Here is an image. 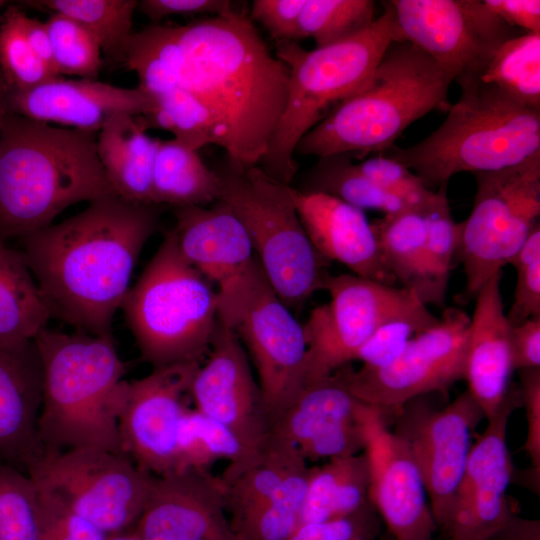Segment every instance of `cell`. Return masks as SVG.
<instances>
[{"label": "cell", "mask_w": 540, "mask_h": 540, "mask_svg": "<svg viewBox=\"0 0 540 540\" xmlns=\"http://www.w3.org/2000/svg\"><path fill=\"white\" fill-rule=\"evenodd\" d=\"M158 228L157 205L112 194L19 238L51 318L82 333L111 336L139 254Z\"/></svg>", "instance_id": "obj_1"}, {"label": "cell", "mask_w": 540, "mask_h": 540, "mask_svg": "<svg viewBox=\"0 0 540 540\" xmlns=\"http://www.w3.org/2000/svg\"><path fill=\"white\" fill-rule=\"evenodd\" d=\"M179 87L210 111L226 159L259 165L283 114L289 69L235 10L180 25Z\"/></svg>", "instance_id": "obj_2"}, {"label": "cell", "mask_w": 540, "mask_h": 540, "mask_svg": "<svg viewBox=\"0 0 540 540\" xmlns=\"http://www.w3.org/2000/svg\"><path fill=\"white\" fill-rule=\"evenodd\" d=\"M112 194L96 133L7 112L0 133V240L21 238L76 203Z\"/></svg>", "instance_id": "obj_3"}, {"label": "cell", "mask_w": 540, "mask_h": 540, "mask_svg": "<svg viewBox=\"0 0 540 540\" xmlns=\"http://www.w3.org/2000/svg\"><path fill=\"white\" fill-rule=\"evenodd\" d=\"M34 340L43 369L38 435L44 456L89 447L124 454L118 416L126 365L112 337L45 327Z\"/></svg>", "instance_id": "obj_4"}, {"label": "cell", "mask_w": 540, "mask_h": 540, "mask_svg": "<svg viewBox=\"0 0 540 540\" xmlns=\"http://www.w3.org/2000/svg\"><path fill=\"white\" fill-rule=\"evenodd\" d=\"M452 80L425 52L394 41L367 81L305 134L295 153L380 154L413 122L447 106Z\"/></svg>", "instance_id": "obj_5"}, {"label": "cell", "mask_w": 540, "mask_h": 540, "mask_svg": "<svg viewBox=\"0 0 540 540\" xmlns=\"http://www.w3.org/2000/svg\"><path fill=\"white\" fill-rule=\"evenodd\" d=\"M441 125L420 142L380 153L411 171L435 191L459 173L516 165L540 151V109L524 105L498 88L465 76Z\"/></svg>", "instance_id": "obj_6"}, {"label": "cell", "mask_w": 540, "mask_h": 540, "mask_svg": "<svg viewBox=\"0 0 540 540\" xmlns=\"http://www.w3.org/2000/svg\"><path fill=\"white\" fill-rule=\"evenodd\" d=\"M402 41L389 1L362 32L341 42L306 50L296 41L276 43V57L289 69L286 105L259 166L290 184L301 138L370 77L387 47Z\"/></svg>", "instance_id": "obj_7"}, {"label": "cell", "mask_w": 540, "mask_h": 540, "mask_svg": "<svg viewBox=\"0 0 540 540\" xmlns=\"http://www.w3.org/2000/svg\"><path fill=\"white\" fill-rule=\"evenodd\" d=\"M144 361L153 368L202 363L218 321L210 282L181 254L173 230L121 305Z\"/></svg>", "instance_id": "obj_8"}, {"label": "cell", "mask_w": 540, "mask_h": 540, "mask_svg": "<svg viewBox=\"0 0 540 540\" xmlns=\"http://www.w3.org/2000/svg\"><path fill=\"white\" fill-rule=\"evenodd\" d=\"M221 198L244 226L270 286L298 311L331 275L328 261L310 242L295 205L296 189L266 174L259 165L242 167L228 159L216 171Z\"/></svg>", "instance_id": "obj_9"}, {"label": "cell", "mask_w": 540, "mask_h": 540, "mask_svg": "<svg viewBox=\"0 0 540 540\" xmlns=\"http://www.w3.org/2000/svg\"><path fill=\"white\" fill-rule=\"evenodd\" d=\"M472 175L476 193L469 216L460 222L457 252L466 279L463 303L502 273L539 224L540 151L516 165Z\"/></svg>", "instance_id": "obj_10"}, {"label": "cell", "mask_w": 540, "mask_h": 540, "mask_svg": "<svg viewBox=\"0 0 540 540\" xmlns=\"http://www.w3.org/2000/svg\"><path fill=\"white\" fill-rule=\"evenodd\" d=\"M26 473L41 493L108 536L137 523L154 479L129 456L94 447L44 456Z\"/></svg>", "instance_id": "obj_11"}, {"label": "cell", "mask_w": 540, "mask_h": 540, "mask_svg": "<svg viewBox=\"0 0 540 540\" xmlns=\"http://www.w3.org/2000/svg\"><path fill=\"white\" fill-rule=\"evenodd\" d=\"M324 290L330 302L316 307L303 325L305 385L355 361L360 348L385 322L425 305L405 288L354 274L330 275Z\"/></svg>", "instance_id": "obj_12"}, {"label": "cell", "mask_w": 540, "mask_h": 540, "mask_svg": "<svg viewBox=\"0 0 540 540\" xmlns=\"http://www.w3.org/2000/svg\"><path fill=\"white\" fill-rule=\"evenodd\" d=\"M469 326L465 311L446 308L387 365L354 370L348 364L336 373L360 401L395 412L425 394L446 393L464 379Z\"/></svg>", "instance_id": "obj_13"}, {"label": "cell", "mask_w": 540, "mask_h": 540, "mask_svg": "<svg viewBox=\"0 0 540 540\" xmlns=\"http://www.w3.org/2000/svg\"><path fill=\"white\" fill-rule=\"evenodd\" d=\"M402 41L430 56L453 81L475 76L518 35L479 0L389 1Z\"/></svg>", "instance_id": "obj_14"}, {"label": "cell", "mask_w": 540, "mask_h": 540, "mask_svg": "<svg viewBox=\"0 0 540 540\" xmlns=\"http://www.w3.org/2000/svg\"><path fill=\"white\" fill-rule=\"evenodd\" d=\"M392 415V431L408 447L424 482L437 527L444 532L472 446L473 431L484 414L465 391L441 409L421 396Z\"/></svg>", "instance_id": "obj_15"}, {"label": "cell", "mask_w": 540, "mask_h": 540, "mask_svg": "<svg viewBox=\"0 0 540 540\" xmlns=\"http://www.w3.org/2000/svg\"><path fill=\"white\" fill-rule=\"evenodd\" d=\"M229 327L252 358L272 423L305 386L307 343L303 325L279 299L262 272Z\"/></svg>", "instance_id": "obj_16"}, {"label": "cell", "mask_w": 540, "mask_h": 540, "mask_svg": "<svg viewBox=\"0 0 540 540\" xmlns=\"http://www.w3.org/2000/svg\"><path fill=\"white\" fill-rule=\"evenodd\" d=\"M179 251L217 287L218 319L228 324L263 272L249 236L227 203L174 208Z\"/></svg>", "instance_id": "obj_17"}, {"label": "cell", "mask_w": 540, "mask_h": 540, "mask_svg": "<svg viewBox=\"0 0 540 540\" xmlns=\"http://www.w3.org/2000/svg\"><path fill=\"white\" fill-rule=\"evenodd\" d=\"M201 363H179L125 382L118 416L123 453L154 475L175 473L180 424Z\"/></svg>", "instance_id": "obj_18"}, {"label": "cell", "mask_w": 540, "mask_h": 540, "mask_svg": "<svg viewBox=\"0 0 540 540\" xmlns=\"http://www.w3.org/2000/svg\"><path fill=\"white\" fill-rule=\"evenodd\" d=\"M520 406L519 387L514 385L472 443L444 531L449 540H493L514 514L506 493L517 471L506 434L509 418Z\"/></svg>", "instance_id": "obj_19"}, {"label": "cell", "mask_w": 540, "mask_h": 540, "mask_svg": "<svg viewBox=\"0 0 540 540\" xmlns=\"http://www.w3.org/2000/svg\"><path fill=\"white\" fill-rule=\"evenodd\" d=\"M392 412L373 405L364 414L370 465L369 500L394 540H433L438 530L419 469L388 425Z\"/></svg>", "instance_id": "obj_20"}, {"label": "cell", "mask_w": 540, "mask_h": 540, "mask_svg": "<svg viewBox=\"0 0 540 540\" xmlns=\"http://www.w3.org/2000/svg\"><path fill=\"white\" fill-rule=\"evenodd\" d=\"M189 396L196 410L230 429L250 450H263L271 421L259 385L237 333L219 319Z\"/></svg>", "instance_id": "obj_21"}, {"label": "cell", "mask_w": 540, "mask_h": 540, "mask_svg": "<svg viewBox=\"0 0 540 540\" xmlns=\"http://www.w3.org/2000/svg\"><path fill=\"white\" fill-rule=\"evenodd\" d=\"M366 408L334 372L305 385L272 421L267 439L293 447L307 462L352 456L365 448Z\"/></svg>", "instance_id": "obj_22"}, {"label": "cell", "mask_w": 540, "mask_h": 540, "mask_svg": "<svg viewBox=\"0 0 540 540\" xmlns=\"http://www.w3.org/2000/svg\"><path fill=\"white\" fill-rule=\"evenodd\" d=\"M134 531L142 540H239L222 483L209 471L154 476Z\"/></svg>", "instance_id": "obj_23"}, {"label": "cell", "mask_w": 540, "mask_h": 540, "mask_svg": "<svg viewBox=\"0 0 540 540\" xmlns=\"http://www.w3.org/2000/svg\"><path fill=\"white\" fill-rule=\"evenodd\" d=\"M154 99L140 88L60 76L23 91L7 92V110L36 121L97 133L114 115H145Z\"/></svg>", "instance_id": "obj_24"}, {"label": "cell", "mask_w": 540, "mask_h": 540, "mask_svg": "<svg viewBox=\"0 0 540 540\" xmlns=\"http://www.w3.org/2000/svg\"><path fill=\"white\" fill-rule=\"evenodd\" d=\"M295 205L310 242L323 258L345 265L356 276L395 286L363 210L325 193L297 189Z\"/></svg>", "instance_id": "obj_25"}, {"label": "cell", "mask_w": 540, "mask_h": 540, "mask_svg": "<svg viewBox=\"0 0 540 540\" xmlns=\"http://www.w3.org/2000/svg\"><path fill=\"white\" fill-rule=\"evenodd\" d=\"M42 395L35 340L0 348V462L27 471L44 456L38 435Z\"/></svg>", "instance_id": "obj_26"}, {"label": "cell", "mask_w": 540, "mask_h": 540, "mask_svg": "<svg viewBox=\"0 0 540 540\" xmlns=\"http://www.w3.org/2000/svg\"><path fill=\"white\" fill-rule=\"evenodd\" d=\"M502 273L493 276L475 297L466 348L465 376L468 392L490 419L515 384L510 323L500 290Z\"/></svg>", "instance_id": "obj_27"}, {"label": "cell", "mask_w": 540, "mask_h": 540, "mask_svg": "<svg viewBox=\"0 0 540 540\" xmlns=\"http://www.w3.org/2000/svg\"><path fill=\"white\" fill-rule=\"evenodd\" d=\"M146 131L139 116L116 114L98 132L97 153L120 197L152 204V175L160 139Z\"/></svg>", "instance_id": "obj_28"}, {"label": "cell", "mask_w": 540, "mask_h": 540, "mask_svg": "<svg viewBox=\"0 0 540 540\" xmlns=\"http://www.w3.org/2000/svg\"><path fill=\"white\" fill-rule=\"evenodd\" d=\"M370 482L364 451L311 466L299 526L356 512L369 501Z\"/></svg>", "instance_id": "obj_29"}, {"label": "cell", "mask_w": 540, "mask_h": 540, "mask_svg": "<svg viewBox=\"0 0 540 540\" xmlns=\"http://www.w3.org/2000/svg\"><path fill=\"white\" fill-rule=\"evenodd\" d=\"M50 318L22 252L0 240V348L34 340Z\"/></svg>", "instance_id": "obj_30"}, {"label": "cell", "mask_w": 540, "mask_h": 540, "mask_svg": "<svg viewBox=\"0 0 540 540\" xmlns=\"http://www.w3.org/2000/svg\"><path fill=\"white\" fill-rule=\"evenodd\" d=\"M221 191L217 172L206 166L198 151L174 138L160 139L152 175V204L206 206L220 200Z\"/></svg>", "instance_id": "obj_31"}, {"label": "cell", "mask_w": 540, "mask_h": 540, "mask_svg": "<svg viewBox=\"0 0 540 540\" xmlns=\"http://www.w3.org/2000/svg\"><path fill=\"white\" fill-rule=\"evenodd\" d=\"M426 206L384 215L371 225L387 270L400 287L428 305L431 297L425 264Z\"/></svg>", "instance_id": "obj_32"}, {"label": "cell", "mask_w": 540, "mask_h": 540, "mask_svg": "<svg viewBox=\"0 0 540 540\" xmlns=\"http://www.w3.org/2000/svg\"><path fill=\"white\" fill-rule=\"evenodd\" d=\"M227 427L195 408H187L179 429L175 473L209 471L218 460L228 461L219 478L226 480L247 467L258 455Z\"/></svg>", "instance_id": "obj_33"}, {"label": "cell", "mask_w": 540, "mask_h": 540, "mask_svg": "<svg viewBox=\"0 0 540 540\" xmlns=\"http://www.w3.org/2000/svg\"><path fill=\"white\" fill-rule=\"evenodd\" d=\"M21 5L64 15L77 22L97 40L109 62L123 65L128 41L133 34L136 0H28Z\"/></svg>", "instance_id": "obj_34"}, {"label": "cell", "mask_w": 540, "mask_h": 540, "mask_svg": "<svg viewBox=\"0 0 540 540\" xmlns=\"http://www.w3.org/2000/svg\"><path fill=\"white\" fill-rule=\"evenodd\" d=\"M180 25L152 24L131 35L122 66L136 72L137 86L151 98L179 87L182 53Z\"/></svg>", "instance_id": "obj_35"}, {"label": "cell", "mask_w": 540, "mask_h": 540, "mask_svg": "<svg viewBox=\"0 0 540 540\" xmlns=\"http://www.w3.org/2000/svg\"><path fill=\"white\" fill-rule=\"evenodd\" d=\"M305 462L293 447L268 439L242 471L227 480L219 478L229 520L239 519L267 500Z\"/></svg>", "instance_id": "obj_36"}, {"label": "cell", "mask_w": 540, "mask_h": 540, "mask_svg": "<svg viewBox=\"0 0 540 540\" xmlns=\"http://www.w3.org/2000/svg\"><path fill=\"white\" fill-rule=\"evenodd\" d=\"M299 191L325 193L363 211L377 210L384 215L410 208L367 178L353 162L352 154L318 158L306 174L304 188Z\"/></svg>", "instance_id": "obj_37"}, {"label": "cell", "mask_w": 540, "mask_h": 540, "mask_svg": "<svg viewBox=\"0 0 540 540\" xmlns=\"http://www.w3.org/2000/svg\"><path fill=\"white\" fill-rule=\"evenodd\" d=\"M475 77L540 109V33L525 32L506 40Z\"/></svg>", "instance_id": "obj_38"}, {"label": "cell", "mask_w": 540, "mask_h": 540, "mask_svg": "<svg viewBox=\"0 0 540 540\" xmlns=\"http://www.w3.org/2000/svg\"><path fill=\"white\" fill-rule=\"evenodd\" d=\"M310 466L305 462L259 506L230 521L239 540H289L298 528Z\"/></svg>", "instance_id": "obj_39"}, {"label": "cell", "mask_w": 540, "mask_h": 540, "mask_svg": "<svg viewBox=\"0 0 540 540\" xmlns=\"http://www.w3.org/2000/svg\"><path fill=\"white\" fill-rule=\"evenodd\" d=\"M139 117L147 130H167L175 140L193 150L210 144L219 146L218 128L210 111L182 87L155 98L151 112Z\"/></svg>", "instance_id": "obj_40"}, {"label": "cell", "mask_w": 540, "mask_h": 540, "mask_svg": "<svg viewBox=\"0 0 540 540\" xmlns=\"http://www.w3.org/2000/svg\"><path fill=\"white\" fill-rule=\"evenodd\" d=\"M448 183L441 184L425 207V264L431 303L442 306L450 272L457 257L460 223L452 217L448 200Z\"/></svg>", "instance_id": "obj_41"}, {"label": "cell", "mask_w": 540, "mask_h": 540, "mask_svg": "<svg viewBox=\"0 0 540 540\" xmlns=\"http://www.w3.org/2000/svg\"><path fill=\"white\" fill-rule=\"evenodd\" d=\"M375 20L372 0H305L299 16L300 37L312 38L316 47L346 40Z\"/></svg>", "instance_id": "obj_42"}, {"label": "cell", "mask_w": 540, "mask_h": 540, "mask_svg": "<svg viewBox=\"0 0 540 540\" xmlns=\"http://www.w3.org/2000/svg\"><path fill=\"white\" fill-rule=\"evenodd\" d=\"M41 498L26 473L0 462V540H40Z\"/></svg>", "instance_id": "obj_43"}, {"label": "cell", "mask_w": 540, "mask_h": 540, "mask_svg": "<svg viewBox=\"0 0 540 540\" xmlns=\"http://www.w3.org/2000/svg\"><path fill=\"white\" fill-rule=\"evenodd\" d=\"M20 10L10 4L0 15V71L9 92L27 90L60 77L29 46L19 25Z\"/></svg>", "instance_id": "obj_44"}, {"label": "cell", "mask_w": 540, "mask_h": 540, "mask_svg": "<svg viewBox=\"0 0 540 540\" xmlns=\"http://www.w3.org/2000/svg\"><path fill=\"white\" fill-rule=\"evenodd\" d=\"M44 23L57 74L97 80L103 66L102 50L92 34L61 14H50Z\"/></svg>", "instance_id": "obj_45"}, {"label": "cell", "mask_w": 540, "mask_h": 540, "mask_svg": "<svg viewBox=\"0 0 540 540\" xmlns=\"http://www.w3.org/2000/svg\"><path fill=\"white\" fill-rule=\"evenodd\" d=\"M438 319L426 305L396 316L373 333L355 360L361 361L366 368L383 367L396 358L414 336L434 325Z\"/></svg>", "instance_id": "obj_46"}, {"label": "cell", "mask_w": 540, "mask_h": 540, "mask_svg": "<svg viewBox=\"0 0 540 540\" xmlns=\"http://www.w3.org/2000/svg\"><path fill=\"white\" fill-rule=\"evenodd\" d=\"M517 273L513 304L506 314L510 325L540 316V223L509 262Z\"/></svg>", "instance_id": "obj_47"}, {"label": "cell", "mask_w": 540, "mask_h": 540, "mask_svg": "<svg viewBox=\"0 0 540 540\" xmlns=\"http://www.w3.org/2000/svg\"><path fill=\"white\" fill-rule=\"evenodd\" d=\"M357 165L375 185L408 207L422 208L435 195V191L429 189L413 171L387 156L377 154Z\"/></svg>", "instance_id": "obj_48"}, {"label": "cell", "mask_w": 540, "mask_h": 540, "mask_svg": "<svg viewBox=\"0 0 540 540\" xmlns=\"http://www.w3.org/2000/svg\"><path fill=\"white\" fill-rule=\"evenodd\" d=\"M381 523L378 512L369 500L348 516L300 525L289 540H377Z\"/></svg>", "instance_id": "obj_49"}, {"label": "cell", "mask_w": 540, "mask_h": 540, "mask_svg": "<svg viewBox=\"0 0 540 540\" xmlns=\"http://www.w3.org/2000/svg\"><path fill=\"white\" fill-rule=\"evenodd\" d=\"M521 404L525 408L527 435L523 450L530 460L526 486L539 493L540 475V368L519 370Z\"/></svg>", "instance_id": "obj_50"}, {"label": "cell", "mask_w": 540, "mask_h": 540, "mask_svg": "<svg viewBox=\"0 0 540 540\" xmlns=\"http://www.w3.org/2000/svg\"><path fill=\"white\" fill-rule=\"evenodd\" d=\"M40 493V540H106L104 532L52 498Z\"/></svg>", "instance_id": "obj_51"}, {"label": "cell", "mask_w": 540, "mask_h": 540, "mask_svg": "<svg viewBox=\"0 0 540 540\" xmlns=\"http://www.w3.org/2000/svg\"><path fill=\"white\" fill-rule=\"evenodd\" d=\"M305 0H255L251 8V20L259 22L275 40L297 41L299 16Z\"/></svg>", "instance_id": "obj_52"}, {"label": "cell", "mask_w": 540, "mask_h": 540, "mask_svg": "<svg viewBox=\"0 0 540 540\" xmlns=\"http://www.w3.org/2000/svg\"><path fill=\"white\" fill-rule=\"evenodd\" d=\"M137 10L149 18L153 24H158L163 18L172 15L211 14L217 16L236 9L229 0H141L138 1Z\"/></svg>", "instance_id": "obj_53"}, {"label": "cell", "mask_w": 540, "mask_h": 540, "mask_svg": "<svg viewBox=\"0 0 540 540\" xmlns=\"http://www.w3.org/2000/svg\"><path fill=\"white\" fill-rule=\"evenodd\" d=\"M514 370L540 368V316L510 325Z\"/></svg>", "instance_id": "obj_54"}, {"label": "cell", "mask_w": 540, "mask_h": 540, "mask_svg": "<svg viewBox=\"0 0 540 540\" xmlns=\"http://www.w3.org/2000/svg\"><path fill=\"white\" fill-rule=\"evenodd\" d=\"M484 4L504 22L526 33H540L539 0H484Z\"/></svg>", "instance_id": "obj_55"}, {"label": "cell", "mask_w": 540, "mask_h": 540, "mask_svg": "<svg viewBox=\"0 0 540 540\" xmlns=\"http://www.w3.org/2000/svg\"><path fill=\"white\" fill-rule=\"evenodd\" d=\"M19 25L29 46L37 57L46 64L57 76L51 49V42L44 22L29 17L20 10Z\"/></svg>", "instance_id": "obj_56"}, {"label": "cell", "mask_w": 540, "mask_h": 540, "mask_svg": "<svg viewBox=\"0 0 540 540\" xmlns=\"http://www.w3.org/2000/svg\"><path fill=\"white\" fill-rule=\"evenodd\" d=\"M493 540H540L538 520H529L515 513Z\"/></svg>", "instance_id": "obj_57"}, {"label": "cell", "mask_w": 540, "mask_h": 540, "mask_svg": "<svg viewBox=\"0 0 540 540\" xmlns=\"http://www.w3.org/2000/svg\"><path fill=\"white\" fill-rule=\"evenodd\" d=\"M7 92L8 88L0 71V133L5 115L7 114Z\"/></svg>", "instance_id": "obj_58"}, {"label": "cell", "mask_w": 540, "mask_h": 540, "mask_svg": "<svg viewBox=\"0 0 540 540\" xmlns=\"http://www.w3.org/2000/svg\"><path fill=\"white\" fill-rule=\"evenodd\" d=\"M106 540H142L135 531L107 536Z\"/></svg>", "instance_id": "obj_59"}, {"label": "cell", "mask_w": 540, "mask_h": 540, "mask_svg": "<svg viewBox=\"0 0 540 540\" xmlns=\"http://www.w3.org/2000/svg\"><path fill=\"white\" fill-rule=\"evenodd\" d=\"M378 540H394V538L386 531L383 535H379Z\"/></svg>", "instance_id": "obj_60"}, {"label": "cell", "mask_w": 540, "mask_h": 540, "mask_svg": "<svg viewBox=\"0 0 540 540\" xmlns=\"http://www.w3.org/2000/svg\"><path fill=\"white\" fill-rule=\"evenodd\" d=\"M7 3H8L7 1L0 0V9H1L2 7H4V6H6Z\"/></svg>", "instance_id": "obj_61"}]
</instances>
